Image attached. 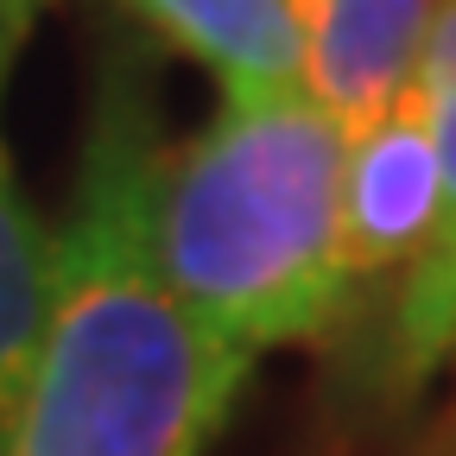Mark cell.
<instances>
[{
  "label": "cell",
  "instance_id": "obj_1",
  "mask_svg": "<svg viewBox=\"0 0 456 456\" xmlns=\"http://www.w3.org/2000/svg\"><path fill=\"white\" fill-rule=\"evenodd\" d=\"M159 140L134 89H108L70 216L57 228L51 317L0 425V456H203L254 355L203 330L152 248Z\"/></svg>",
  "mask_w": 456,
  "mask_h": 456
},
{
  "label": "cell",
  "instance_id": "obj_2",
  "mask_svg": "<svg viewBox=\"0 0 456 456\" xmlns=\"http://www.w3.org/2000/svg\"><path fill=\"white\" fill-rule=\"evenodd\" d=\"M342 134L298 95H222L216 121L159 152L152 248L178 305L241 355L317 342L342 305Z\"/></svg>",
  "mask_w": 456,
  "mask_h": 456
},
{
  "label": "cell",
  "instance_id": "obj_3",
  "mask_svg": "<svg viewBox=\"0 0 456 456\" xmlns=\"http://www.w3.org/2000/svg\"><path fill=\"white\" fill-rule=\"evenodd\" d=\"M342 279L374 285L387 273H412V260L431 241L437 222V146H431V114L412 89L399 108L355 140H342Z\"/></svg>",
  "mask_w": 456,
  "mask_h": 456
},
{
  "label": "cell",
  "instance_id": "obj_4",
  "mask_svg": "<svg viewBox=\"0 0 456 456\" xmlns=\"http://www.w3.org/2000/svg\"><path fill=\"white\" fill-rule=\"evenodd\" d=\"M305 38V95L342 140L368 134L419 89L437 0H292Z\"/></svg>",
  "mask_w": 456,
  "mask_h": 456
},
{
  "label": "cell",
  "instance_id": "obj_5",
  "mask_svg": "<svg viewBox=\"0 0 456 456\" xmlns=\"http://www.w3.org/2000/svg\"><path fill=\"white\" fill-rule=\"evenodd\" d=\"M419 95H425L431 146H437V222H431L425 254L406 273L393 336H387V387L399 399L419 393L456 355V0H437L431 13Z\"/></svg>",
  "mask_w": 456,
  "mask_h": 456
},
{
  "label": "cell",
  "instance_id": "obj_6",
  "mask_svg": "<svg viewBox=\"0 0 456 456\" xmlns=\"http://www.w3.org/2000/svg\"><path fill=\"white\" fill-rule=\"evenodd\" d=\"M178 51L222 77V95H298L305 38L292 0H127Z\"/></svg>",
  "mask_w": 456,
  "mask_h": 456
},
{
  "label": "cell",
  "instance_id": "obj_7",
  "mask_svg": "<svg viewBox=\"0 0 456 456\" xmlns=\"http://www.w3.org/2000/svg\"><path fill=\"white\" fill-rule=\"evenodd\" d=\"M26 26L32 20L0 13V89H7V64H13V45L26 38ZM51 273H57V235L26 203V191L13 178L7 134H0V425H7L13 399H20L26 374H32V355L45 342Z\"/></svg>",
  "mask_w": 456,
  "mask_h": 456
},
{
  "label": "cell",
  "instance_id": "obj_8",
  "mask_svg": "<svg viewBox=\"0 0 456 456\" xmlns=\"http://www.w3.org/2000/svg\"><path fill=\"white\" fill-rule=\"evenodd\" d=\"M45 7V0H0V13H13V20H32Z\"/></svg>",
  "mask_w": 456,
  "mask_h": 456
}]
</instances>
